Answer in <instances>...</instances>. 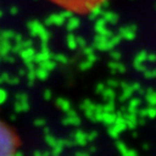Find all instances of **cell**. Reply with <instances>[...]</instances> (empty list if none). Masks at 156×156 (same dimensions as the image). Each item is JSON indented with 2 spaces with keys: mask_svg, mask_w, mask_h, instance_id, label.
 <instances>
[{
  "mask_svg": "<svg viewBox=\"0 0 156 156\" xmlns=\"http://www.w3.org/2000/svg\"><path fill=\"white\" fill-rule=\"evenodd\" d=\"M51 4L74 14H89L109 0H48Z\"/></svg>",
  "mask_w": 156,
  "mask_h": 156,
  "instance_id": "cell-1",
  "label": "cell"
},
{
  "mask_svg": "<svg viewBox=\"0 0 156 156\" xmlns=\"http://www.w3.org/2000/svg\"><path fill=\"white\" fill-rule=\"evenodd\" d=\"M19 147L16 132L0 118V156H16Z\"/></svg>",
  "mask_w": 156,
  "mask_h": 156,
  "instance_id": "cell-2",
  "label": "cell"
}]
</instances>
